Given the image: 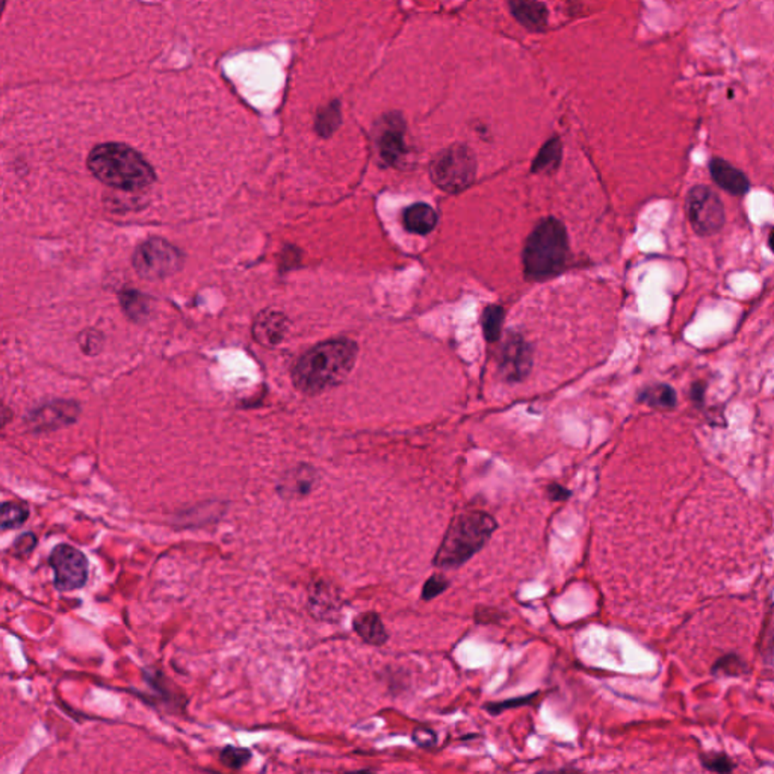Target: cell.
<instances>
[{
    "mask_svg": "<svg viewBox=\"0 0 774 774\" xmlns=\"http://www.w3.org/2000/svg\"><path fill=\"white\" fill-rule=\"evenodd\" d=\"M357 345L348 339L322 342L295 365V386L301 392L320 393L339 384L356 363Z\"/></svg>",
    "mask_w": 774,
    "mask_h": 774,
    "instance_id": "6da1fadb",
    "label": "cell"
},
{
    "mask_svg": "<svg viewBox=\"0 0 774 774\" xmlns=\"http://www.w3.org/2000/svg\"><path fill=\"white\" fill-rule=\"evenodd\" d=\"M89 168L104 185L124 191L143 190L155 182V171L140 151L121 143H104L89 155Z\"/></svg>",
    "mask_w": 774,
    "mask_h": 774,
    "instance_id": "7a4b0ae2",
    "label": "cell"
},
{
    "mask_svg": "<svg viewBox=\"0 0 774 774\" xmlns=\"http://www.w3.org/2000/svg\"><path fill=\"white\" fill-rule=\"evenodd\" d=\"M496 527L495 519L484 511H466L454 517L436 553L434 566L439 569L463 566L484 547Z\"/></svg>",
    "mask_w": 774,
    "mask_h": 774,
    "instance_id": "3957f363",
    "label": "cell"
},
{
    "mask_svg": "<svg viewBox=\"0 0 774 774\" xmlns=\"http://www.w3.org/2000/svg\"><path fill=\"white\" fill-rule=\"evenodd\" d=\"M568 250V233L563 224L547 218L534 228L525 244V273L532 279H545L560 273L566 264Z\"/></svg>",
    "mask_w": 774,
    "mask_h": 774,
    "instance_id": "277c9868",
    "label": "cell"
},
{
    "mask_svg": "<svg viewBox=\"0 0 774 774\" xmlns=\"http://www.w3.org/2000/svg\"><path fill=\"white\" fill-rule=\"evenodd\" d=\"M430 173L440 190L453 194L465 191L476 179V158L466 145H451L434 158Z\"/></svg>",
    "mask_w": 774,
    "mask_h": 774,
    "instance_id": "5b68a950",
    "label": "cell"
},
{
    "mask_svg": "<svg viewBox=\"0 0 774 774\" xmlns=\"http://www.w3.org/2000/svg\"><path fill=\"white\" fill-rule=\"evenodd\" d=\"M685 213L690 226L699 236H713L726 221L720 197L705 185L693 186L685 198Z\"/></svg>",
    "mask_w": 774,
    "mask_h": 774,
    "instance_id": "8992f818",
    "label": "cell"
},
{
    "mask_svg": "<svg viewBox=\"0 0 774 774\" xmlns=\"http://www.w3.org/2000/svg\"><path fill=\"white\" fill-rule=\"evenodd\" d=\"M134 267L143 279H166L182 267V254L164 239H149L134 254Z\"/></svg>",
    "mask_w": 774,
    "mask_h": 774,
    "instance_id": "52a82bcc",
    "label": "cell"
},
{
    "mask_svg": "<svg viewBox=\"0 0 774 774\" xmlns=\"http://www.w3.org/2000/svg\"><path fill=\"white\" fill-rule=\"evenodd\" d=\"M49 563L55 573V587L58 592H73L87 584L89 560L76 547L58 545L50 553Z\"/></svg>",
    "mask_w": 774,
    "mask_h": 774,
    "instance_id": "ba28073f",
    "label": "cell"
},
{
    "mask_svg": "<svg viewBox=\"0 0 774 774\" xmlns=\"http://www.w3.org/2000/svg\"><path fill=\"white\" fill-rule=\"evenodd\" d=\"M378 151L387 166H398L407 155L406 123L399 114H387L377 132Z\"/></svg>",
    "mask_w": 774,
    "mask_h": 774,
    "instance_id": "9c48e42d",
    "label": "cell"
},
{
    "mask_svg": "<svg viewBox=\"0 0 774 774\" xmlns=\"http://www.w3.org/2000/svg\"><path fill=\"white\" fill-rule=\"evenodd\" d=\"M502 374L510 380H522L531 368V350L519 336H511L501 354Z\"/></svg>",
    "mask_w": 774,
    "mask_h": 774,
    "instance_id": "30bf717a",
    "label": "cell"
},
{
    "mask_svg": "<svg viewBox=\"0 0 774 774\" xmlns=\"http://www.w3.org/2000/svg\"><path fill=\"white\" fill-rule=\"evenodd\" d=\"M709 173L716 185L732 196H744L750 190V181L743 171L724 159L714 158L709 162Z\"/></svg>",
    "mask_w": 774,
    "mask_h": 774,
    "instance_id": "8fae6325",
    "label": "cell"
},
{
    "mask_svg": "<svg viewBox=\"0 0 774 774\" xmlns=\"http://www.w3.org/2000/svg\"><path fill=\"white\" fill-rule=\"evenodd\" d=\"M511 14L515 16L521 25L531 29V31H540L547 25L546 6L543 5L538 0H508Z\"/></svg>",
    "mask_w": 774,
    "mask_h": 774,
    "instance_id": "7c38bea8",
    "label": "cell"
},
{
    "mask_svg": "<svg viewBox=\"0 0 774 774\" xmlns=\"http://www.w3.org/2000/svg\"><path fill=\"white\" fill-rule=\"evenodd\" d=\"M286 331V320L277 312H264L259 316L254 326V336L265 345H279L283 341Z\"/></svg>",
    "mask_w": 774,
    "mask_h": 774,
    "instance_id": "4fadbf2b",
    "label": "cell"
},
{
    "mask_svg": "<svg viewBox=\"0 0 774 774\" xmlns=\"http://www.w3.org/2000/svg\"><path fill=\"white\" fill-rule=\"evenodd\" d=\"M437 224V213L425 203H418L404 212V226L408 232L429 235Z\"/></svg>",
    "mask_w": 774,
    "mask_h": 774,
    "instance_id": "5bb4252c",
    "label": "cell"
},
{
    "mask_svg": "<svg viewBox=\"0 0 774 774\" xmlns=\"http://www.w3.org/2000/svg\"><path fill=\"white\" fill-rule=\"evenodd\" d=\"M315 483V470L309 466H299L298 469L290 470L279 484L280 493L288 498L307 495Z\"/></svg>",
    "mask_w": 774,
    "mask_h": 774,
    "instance_id": "9a60e30c",
    "label": "cell"
},
{
    "mask_svg": "<svg viewBox=\"0 0 774 774\" xmlns=\"http://www.w3.org/2000/svg\"><path fill=\"white\" fill-rule=\"evenodd\" d=\"M354 631L361 640L367 641L369 645L382 646L389 639L386 628L383 625L382 617L372 611L363 613L354 620Z\"/></svg>",
    "mask_w": 774,
    "mask_h": 774,
    "instance_id": "2e32d148",
    "label": "cell"
},
{
    "mask_svg": "<svg viewBox=\"0 0 774 774\" xmlns=\"http://www.w3.org/2000/svg\"><path fill=\"white\" fill-rule=\"evenodd\" d=\"M640 401L649 407L670 410L677 407V397L673 387L664 383H658L641 391Z\"/></svg>",
    "mask_w": 774,
    "mask_h": 774,
    "instance_id": "e0dca14e",
    "label": "cell"
},
{
    "mask_svg": "<svg viewBox=\"0 0 774 774\" xmlns=\"http://www.w3.org/2000/svg\"><path fill=\"white\" fill-rule=\"evenodd\" d=\"M73 408L74 407L70 404L43 408L34 416V425L36 429H52V427H59L62 423L70 422L74 418Z\"/></svg>",
    "mask_w": 774,
    "mask_h": 774,
    "instance_id": "ac0fdd59",
    "label": "cell"
},
{
    "mask_svg": "<svg viewBox=\"0 0 774 774\" xmlns=\"http://www.w3.org/2000/svg\"><path fill=\"white\" fill-rule=\"evenodd\" d=\"M560 159H561V144L557 138H553L543 145V149L540 150V153L537 155L536 160L532 164V171L553 170L558 166Z\"/></svg>",
    "mask_w": 774,
    "mask_h": 774,
    "instance_id": "d6986e66",
    "label": "cell"
},
{
    "mask_svg": "<svg viewBox=\"0 0 774 774\" xmlns=\"http://www.w3.org/2000/svg\"><path fill=\"white\" fill-rule=\"evenodd\" d=\"M29 517L27 507L17 502H4L2 506V531L21 527Z\"/></svg>",
    "mask_w": 774,
    "mask_h": 774,
    "instance_id": "ffe728a7",
    "label": "cell"
},
{
    "mask_svg": "<svg viewBox=\"0 0 774 774\" xmlns=\"http://www.w3.org/2000/svg\"><path fill=\"white\" fill-rule=\"evenodd\" d=\"M502 320L504 310L498 306H491L485 310L483 316V327H484L485 337L491 342H495L501 337Z\"/></svg>",
    "mask_w": 774,
    "mask_h": 774,
    "instance_id": "44dd1931",
    "label": "cell"
},
{
    "mask_svg": "<svg viewBox=\"0 0 774 774\" xmlns=\"http://www.w3.org/2000/svg\"><path fill=\"white\" fill-rule=\"evenodd\" d=\"M250 759H252V752L247 748L226 747L220 755L221 764L233 770L243 769Z\"/></svg>",
    "mask_w": 774,
    "mask_h": 774,
    "instance_id": "7402d4cb",
    "label": "cell"
},
{
    "mask_svg": "<svg viewBox=\"0 0 774 774\" xmlns=\"http://www.w3.org/2000/svg\"><path fill=\"white\" fill-rule=\"evenodd\" d=\"M702 764L705 769L716 773H729L735 767L728 755L724 754L703 755Z\"/></svg>",
    "mask_w": 774,
    "mask_h": 774,
    "instance_id": "603a6c76",
    "label": "cell"
},
{
    "mask_svg": "<svg viewBox=\"0 0 774 774\" xmlns=\"http://www.w3.org/2000/svg\"><path fill=\"white\" fill-rule=\"evenodd\" d=\"M448 579L445 578L444 575L436 573L433 577H430V578L427 579L425 585H423L422 599L423 600H431V599L437 598V596L444 593L445 590L448 589Z\"/></svg>",
    "mask_w": 774,
    "mask_h": 774,
    "instance_id": "cb8c5ba5",
    "label": "cell"
},
{
    "mask_svg": "<svg viewBox=\"0 0 774 774\" xmlns=\"http://www.w3.org/2000/svg\"><path fill=\"white\" fill-rule=\"evenodd\" d=\"M35 545L36 537L32 532H27L17 538L16 543H14V551H16L17 555H27V553H31Z\"/></svg>",
    "mask_w": 774,
    "mask_h": 774,
    "instance_id": "d4e9b609",
    "label": "cell"
},
{
    "mask_svg": "<svg viewBox=\"0 0 774 774\" xmlns=\"http://www.w3.org/2000/svg\"><path fill=\"white\" fill-rule=\"evenodd\" d=\"M339 109L331 108L329 109L326 112V117L322 119V123H321V129L324 134H330L331 130L335 129L336 126L339 124Z\"/></svg>",
    "mask_w": 774,
    "mask_h": 774,
    "instance_id": "484cf974",
    "label": "cell"
},
{
    "mask_svg": "<svg viewBox=\"0 0 774 774\" xmlns=\"http://www.w3.org/2000/svg\"><path fill=\"white\" fill-rule=\"evenodd\" d=\"M549 496L553 501H561V499H566L570 496V491H566L561 485L553 484L549 487Z\"/></svg>",
    "mask_w": 774,
    "mask_h": 774,
    "instance_id": "4316f807",
    "label": "cell"
},
{
    "mask_svg": "<svg viewBox=\"0 0 774 774\" xmlns=\"http://www.w3.org/2000/svg\"><path fill=\"white\" fill-rule=\"evenodd\" d=\"M769 248L774 253V230H771L769 236Z\"/></svg>",
    "mask_w": 774,
    "mask_h": 774,
    "instance_id": "83f0119b",
    "label": "cell"
}]
</instances>
